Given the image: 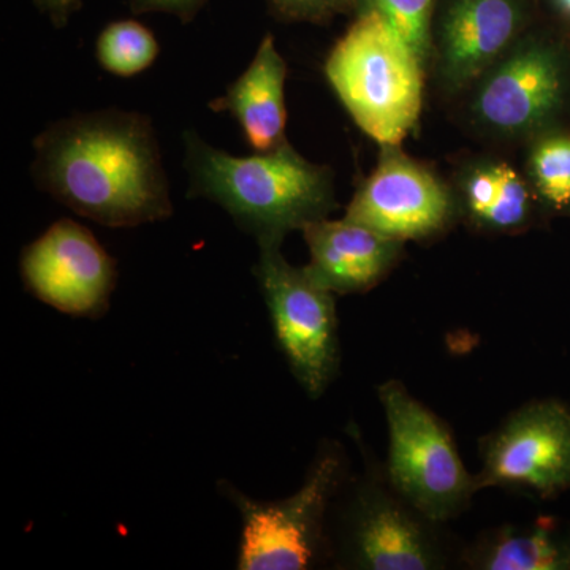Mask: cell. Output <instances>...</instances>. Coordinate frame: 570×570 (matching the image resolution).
Listing matches in <instances>:
<instances>
[{
  "label": "cell",
  "instance_id": "obj_1",
  "mask_svg": "<svg viewBox=\"0 0 570 570\" xmlns=\"http://www.w3.org/2000/svg\"><path fill=\"white\" fill-rule=\"evenodd\" d=\"M37 184L71 212L105 227L157 223L174 214L148 116L104 110L52 122L33 141Z\"/></svg>",
  "mask_w": 570,
  "mask_h": 570
},
{
  "label": "cell",
  "instance_id": "obj_2",
  "mask_svg": "<svg viewBox=\"0 0 570 570\" xmlns=\"http://www.w3.org/2000/svg\"><path fill=\"white\" fill-rule=\"evenodd\" d=\"M184 151L190 197L219 205L258 245L283 243L285 235L303 232L335 208L330 171L287 141L273 151L242 157L186 132Z\"/></svg>",
  "mask_w": 570,
  "mask_h": 570
},
{
  "label": "cell",
  "instance_id": "obj_3",
  "mask_svg": "<svg viewBox=\"0 0 570 570\" xmlns=\"http://www.w3.org/2000/svg\"><path fill=\"white\" fill-rule=\"evenodd\" d=\"M330 564L348 570L461 568L463 547L444 523L401 497L365 449V471L346 480L328 524Z\"/></svg>",
  "mask_w": 570,
  "mask_h": 570
},
{
  "label": "cell",
  "instance_id": "obj_4",
  "mask_svg": "<svg viewBox=\"0 0 570 570\" xmlns=\"http://www.w3.org/2000/svg\"><path fill=\"white\" fill-rule=\"evenodd\" d=\"M423 67L392 24L366 9L330 52L325 73L360 129L397 146L422 111Z\"/></svg>",
  "mask_w": 570,
  "mask_h": 570
},
{
  "label": "cell",
  "instance_id": "obj_5",
  "mask_svg": "<svg viewBox=\"0 0 570 570\" xmlns=\"http://www.w3.org/2000/svg\"><path fill=\"white\" fill-rule=\"evenodd\" d=\"M351 475L346 449L325 439L305 482L281 501H257L228 482L219 490L242 517L239 570H309L330 564L328 524L335 499Z\"/></svg>",
  "mask_w": 570,
  "mask_h": 570
},
{
  "label": "cell",
  "instance_id": "obj_6",
  "mask_svg": "<svg viewBox=\"0 0 570 570\" xmlns=\"http://www.w3.org/2000/svg\"><path fill=\"white\" fill-rule=\"evenodd\" d=\"M377 397L387 420L384 468L393 489L438 523L463 515L479 487L461 460L449 423L396 379L379 385Z\"/></svg>",
  "mask_w": 570,
  "mask_h": 570
},
{
  "label": "cell",
  "instance_id": "obj_7",
  "mask_svg": "<svg viewBox=\"0 0 570 570\" xmlns=\"http://www.w3.org/2000/svg\"><path fill=\"white\" fill-rule=\"evenodd\" d=\"M283 243H262L254 275L268 307L277 347L299 387L318 400L341 366L340 321L335 294L303 268L288 264Z\"/></svg>",
  "mask_w": 570,
  "mask_h": 570
},
{
  "label": "cell",
  "instance_id": "obj_8",
  "mask_svg": "<svg viewBox=\"0 0 570 570\" xmlns=\"http://www.w3.org/2000/svg\"><path fill=\"white\" fill-rule=\"evenodd\" d=\"M479 455V491L561 497L570 490V407L558 397L524 403L480 438Z\"/></svg>",
  "mask_w": 570,
  "mask_h": 570
},
{
  "label": "cell",
  "instance_id": "obj_9",
  "mask_svg": "<svg viewBox=\"0 0 570 570\" xmlns=\"http://www.w3.org/2000/svg\"><path fill=\"white\" fill-rule=\"evenodd\" d=\"M21 276L29 292L48 306L97 318L110 307L116 266L89 228L61 219L22 250Z\"/></svg>",
  "mask_w": 570,
  "mask_h": 570
},
{
  "label": "cell",
  "instance_id": "obj_10",
  "mask_svg": "<svg viewBox=\"0 0 570 570\" xmlns=\"http://www.w3.org/2000/svg\"><path fill=\"white\" fill-rule=\"evenodd\" d=\"M395 148L385 146L344 217L401 243L436 236L452 223V197L436 176Z\"/></svg>",
  "mask_w": 570,
  "mask_h": 570
},
{
  "label": "cell",
  "instance_id": "obj_11",
  "mask_svg": "<svg viewBox=\"0 0 570 570\" xmlns=\"http://www.w3.org/2000/svg\"><path fill=\"white\" fill-rule=\"evenodd\" d=\"M566 70L560 52L546 43H530L491 70L480 86L474 110L480 122L501 134L538 129L562 105Z\"/></svg>",
  "mask_w": 570,
  "mask_h": 570
},
{
  "label": "cell",
  "instance_id": "obj_12",
  "mask_svg": "<svg viewBox=\"0 0 570 570\" xmlns=\"http://www.w3.org/2000/svg\"><path fill=\"white\" fill-rule=\"evenodd\" d=\"M309 264L306 272L335 295L365 294L387 277L404 243L354 220L321 219L303 228Z\"/></svg>",
  "mask_w": 570,
  "mask_h": 570
},
{
  "label": "cell",
  "instance_id": "obj_13",
  "mask_svg": "<svg viewBox=\"0 0 570 570\" xmlns=\"http://www.w3.org/2000/svg\"><path fill=\"white\" fill-rule=\"evenodd\" d=\"M520 24L515 0H455L442 24V71L468 85L509 47Z\"/></svg>",
  "mask_w": 570,
  "mask_h": 570
},
{
  "label": "cell",
  "instance_id": "obj_14",
  "mask_svg": "<svg viewBox=\"0 0 570 570\" xmlns=\"http://www.w3.org/2000/svg\"><path fill=\"white\" fill-rule=\"evenodd\" d=\"M285 80L287 63L277 51L275 37L268 33L249 67L228 86L224 97L214 100L212 108L230 112L255 151H273L287 141Z\"/></svg>",
  "mask_w": 570,
  "mask_h": 570
},
{
  "label": "cell",
  "instance_id": "obj_15",
  "mask_svg": "<svg viewBox=\"0 0 570 570\" xmlns=\"http://www.w3.org/2000/svg\"><path fill=\"white\" fill-rule=\"evenodd\" d=\"M461 568L471 570H570V519L539 517L501 524L463 547Z\"/></svg>",
  "mask_w": 570,
  "mask_h": 570
},
{
  "label": "cell",
  "instance_id": "obj_16",
  "mask_svg": "<svg viewBox=\"0 0 570 570\" xmlns=\"http://www.w3.org/2000/svg\"><path fill=\"white\" fill-rule=\"evenodd\" d=\"M464 200L471 219L485 230L510 234L531 223L530 189L509 165L490 164L471 171Z\"/></svg>",
  "mask_w": 570,
  "mask_h": 570
},
{
  "label": "cell",
  "instance_id": "obj_17",
  "mask_svg": "<svg viewBox=\"0 0 570 570\" xmlns=\"http://www.w3.org/2000/svg\"><path fill=\"white\" fill-rule=\"evenodd\" d=\"M96 55L105 70L129 78L153 66L159 56V43L140 22H111L97 39Z\"/></svg>",
  "mask_w": 570,
  "mask_h": 570
},
{
  "label": "cell",
  "instance_id": "obj_18",
  "mask_svg": "<svg viewBox=\"0 0 570 570\" xmlns=\"http://www.w3.org/2000/svg\"><path fill=\"white\" fill-rule=\"evenodd\" d=\"M530 170L532 183L547 205L570 213V137L547 135L532 148Z\"/></svg>",
  "mask_w": 570,
  "mask_h": 570
},
{
  "label": "cell",
  "instance_id": "obj_19",
  "mask_svg": "<svg viewBox=\"0 0 570 570\" xmlns=\"http://www.w3.org/2000/svg\"><path fill=\"white\" fill-rule=\"evenodd\" d=\"M434 0H362V10L377 11L425 66L430 59Z\"/></svg>",
  "mask_w": 570,
  "mask_h": 570
},
{
  "label": "cell",
  "instance_id": "obj_20",
  "mask_svg": "<svg viewBox=\"0 0 570 570\" xmlns=\"http://www.w3.org/2000/svg\"><path fill=\"white\" fill-rule=\"evenodd\" d=\"M273 3L291 17H324L328 11L337 9L346 0H272Z\"/></svg>",
  "mask_w": 570,
  "mask_h": 570
},
{
  "label": "cell",
  "instance_id": "obj_21",
  "mask_svg": "<svg viewBox=\"0 0 570 570\" xmlns=\"http://www.w3.org/2000/svg\"><path fill=\"white\" fill-rule=\"evenodd\" d=\"M200 2L202 0H135V6L140 7L141 10H163L186 14Z\"/></svg>",
  "mask_w": 570,
  "mask_h": 570
},
{
  "label": "cell",
  "instance_id": "obj_22",
  "mask_svg": "<svg viewBox=\"0 0 570 570\" xmlns=\"http://www.w3.org/2000/svg\"><path fill=\"white\" fill-rule=\"evenodd\" d=\"M557 3L560 6V9L570 17V0H557Z\"/></svg>",
  "mask_w": 570,
  "mask_h": 570
},
{
  "label": "cell",
  "instance_id": "obj_23",
  "mask_svg": "<svg viewBox=\"0 0 570 570\" xmlns=\"http://www.w3.org/2000/svg\"><path fill=\"white\" fill-rule=\"evenodd\" d=\"M48 6L55 7V9H63L62 0H45Z\"/></svg>",
  "mask_w": 570,
  "mask_h": 570
},
{
  "label": "cell",
  "instance_id": "obj_24",
  "mask_svg": "<svg viewBox=\"0 0 570 570\" xmlns=\"http://www.w3.org/2000/svg\"><path fill=\"white\" fill-rule=\"evenodd\" d=\"M70 2L71 0H62L63 9H66V7L69 6Z\"/></svg>",
  "mask_w": 570,
  "mask_h": 570
}]
</instances>
